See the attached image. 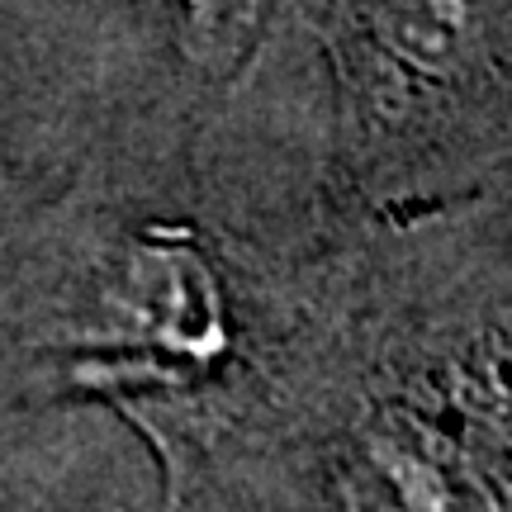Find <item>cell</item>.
Returning <instances> with one entry per match:
<instances>
[{
    "label": "cell",
    "mask_w": 512,
    "mask_h": 512,
    "mask_svg": "<svg viewBox=\"0 0 512 512\" xmlns=\"http://www.w3.org/2000/svg\"><path fill=\"white\" fill-rule=\"evenodd\" d=\"M337 223L456 200L512 147V0H294Z\"/></svg>",
    "instance_id": "1"
}]
</instances>
